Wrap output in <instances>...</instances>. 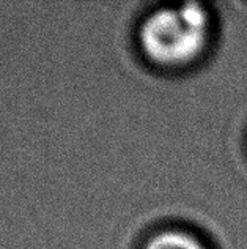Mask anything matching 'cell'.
I'll use <instances>...</instances> for the list:
<instances>
[{
    "label": "cell",
    "instance_id": "cell-1",
    "mask_svg": "<svg viewBox=\"0 0 247 249\" xmlns=\"http://www.w3.org/2000/svg\"><path fill=\"white\" fill-rule=\"evenodd\" d=\"M208 40V15L198 3H184L151 13L142 24L140 46L159 65H184L203 51Z\"/></svg>",
    "mask_w": 247,
    "mask_h": 249
},
{
    "label": "cell",
    "instance_id": "cell-2",
    "mask_svg": "<svg viewBox=\"0 0 247 249\" xmlns=\"http://www.w3.org/2000/svg\"><path fill=\"white\" fill-rule=\"evenodd\" d=\"M145 249H205L201 243L189 233L178 231H165L154 235Z\"/></svg>",
    "mask_w": 247,
    "mask_h": 249
}]
</instances>
